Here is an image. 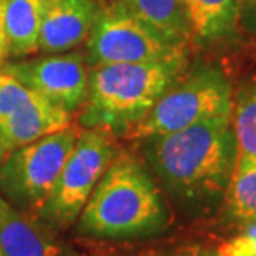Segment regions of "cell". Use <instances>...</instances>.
Segmentation results:
<instances>
[{
  "instance_id": "cell-1",
  "label": "cell",
  "mask_w": 256,
  "mask_h": 256,
  "mask_svg": "<svg viewBox=\"0 0 256 256\" xmlns=\"http://www.w3.org/2000/svg\"><path fill=\"white\" fill-rule=\"evenodd\" d=\"M138 143L146 168L182 213L203 218L223 206L236 163L232 116L210 118Z\"/></svg>"
},
{
  "instance_id": "cell-2",
  "label": "cell",
  "mask_w": 256,
  "mask_h": 256,
  "mask_svg": "<svg viewBox=\"0 0 256 256\" xmlns=\"http://www.w3.org/2000/svg\"><path fill=\"white\" fill-rule=\"evenodd\" d=\"M172 214L143 162L120 150L96 183L78 220L76 233L95 242H148L163 236Z\"/></svg>"
},
{
  "instance_id": "cell-3",
  "label": "cell",
  "mask_w": 256,
  "mask_h": 256,
  "mask_svg": "<svg viewBox=\"0 0 256 256\" xmlns=\"http://www.w3.org/2000/svg\"><path fill=\"white\" fill-rule=\"evenodd\" d=\"M186 57L148 64H108L90 66L88 94L76 114L82 128H102L126 136L148 115L178 75Z\"/></svg>"
},
{
  "instance_id": "cell-4",
  "label": "cell",
  "mask_w": 256,
  "mask_h": 256,
  "mask_svg": "<svg viewBox=\"0 0 256 256\" xmlns=\"http://www.w3.org/2000/svg\"><path fill=\"white\" fill-rule=\"evenodd\" d=\"M232 82L216 66L202 65L178 75L126 138L140 142L180 132L210 118L232 116Z\"/></svg>"
},
{
  "instance_id": "cell-5",
  "label": "cell",
  "mask_w": 256,
  "mask_h": 256,
  "mask_svg": "<svg viewBox=\"0 0 256 256\" xmlns=\"http://www.w3.org/2000/svg\"><path fill=\"white\" fill-rule=\"evenodd\" d=\"M82 132L78 124L12 152L0 163V194L15 210L37 214Z\"/></svg>"
},
{
  "instance_id": "cell-6",
  "label": "cell",
  "mask_w": 256,
  "mask_h": 256,
  "mask_svg": "<svg viewBox=\"0 0 256 256\" xmlns=\"http://www.w3.org/2000/svg\"><path fill=\"white\" fill-rule=\"evenodd\" d=\"M188 48L114 0H102L98 15L84 45L88 66L108 64H148L186 57Z\"/></svg>"
},
{
  "instance_id": "cell-7",
  "label": "cell",
  "mask_w": 256,
  "mask_h": 256,
  "mask_svg": "<svg viewBox=\"0 0 256 256\" xmlns=\"http://www.w3.org/2000/svg\"><path fill=\"white\" fill-rule=\"evenodd\" d=\"M116 136L102 128H82L75 146L37 216L58 230L76 223L92 192L118 155Z\"/></svg>"
},
{
  "instance_id": "cell-8",
  "label": "cell",
  "mask_w": 256,
  "mask_h": 256,
  "mask_svg": "<svg viewBox=\"0 0 256 256\" xmlns=\"http://www.w3.org/2000/svg\"><path fill=\"white\" fill-rule=\"evenodd\" d=\"M0 70L14 75L27 88L72 115L78 114L88 94L90 66L84 50L78 48L7 60Z\"/></svg>"
},
{
  "instance_id": "cell-9",
  "label": "cell",
  "mask_w": 256,
  "mask_h": 256,
  "mask_svg": "<svg viewBox=\"0 0 256 256\" xmlns=\"http://www.w3.org/2000/svg\"><path fill=\"white\" fill-rule=\"evenodd\" d=\"M102 0H45L38 52L64 54L85 45Z\"/></svg>"
},
{
  "instance_id": "cell-10",
  "label": "cell",
  "mask_w": 256,
  "mask_h": 256,
  "mask_svg": "<svg viewBox=\"0 0 256 256\" xmlns=\"http://www.w3.org/2000/svg\"><path fill=\"white\" fill-rule=\"evenodd\" d=\"M74 118L75 115L58 108L42 95L32 92V95L0 125V163L17 148L70 126Z\"/></svg>"
},
{
  "instance_id": "cell-11",
  "label": "cell",
  "mask_w": 256,
  "mask_h": 256,
  "mask_svg": "<svg viewBox=\"0 0 256 256\" xmlns=\"http://www.w3.org/2000/svg\"><path fill=\"white\" fill-rule=\"evenodd\" d=\"M64 252L57 230L0 196V256H60Z\"/></svg>"
},
{
  "instance_id": "cell-12",
  "label": "cell",
  "mask_w": 256,
  "mask_h": 256,
  "mask_svg": "<svg viewBox=\"0 0 256 256\" xmlns=\"http://www.w3.org/2000/svg\"><path fill=\"white\" fill-rule=\"evenodd\" d=\"M190 44L196 47L232 38L240 27L242 0H180Z\"/></svg>"
},
{
  "instance_id": "cell-13",
  "label": "cell",
  "mask_w": 256,
  "mask_h": 256,
  "mask_svg": "<svg viewBox=\"0 0 256 256\" xmlns=\"http://www.w3.org/2000/svg\"><path fill=\"white\" fill-rule=\"evenodd\" d=\"M45 0H7L5 28L8 38V58L32 57L38 52V35Z\"/></svg>"
},
{
  "instance_id": "cell-14",
  "label": "cell",
  "mask_w": 256,
  "mask_h": 256,
  "mask_svg": "<svg viewBox=\"0 0 256 256\" xmlns=\"http://www.w3.org/2000/svg\"><path fill=\"white\" fill-rule=\"evenodd\" d=\"M145 20L168 40L188 48L190 32L180 0H114Z\"/></svg>"
},
{
  "instance_id": "cell-15",
  "label": "cell",
  "mask_w": 256,
  "mask_h": 256,
  "mask_svg": "<svg viewBox=\"0 0 256 256\" xmlns=\"http://www.w3.org/2000/svg\"><path fill=\"white\" fill-rule=\"evenodd\" d=\"M223 206L232 222L256 223V162L236 160Z\"/></svg>"
},
{
  "instance_id": "cell-16",
  "label": "cell",
  "mask_w": 256,
  "mask_h": 256,
  "mask_svg": "<svg viewBox=\"0 0 256 256\" xmlns=\"http://www.w3.org/2000/svg\"><path fill=\"white\" fill-rule=\"evenodd\" d=\"M232 126L236 160L256 162V84H246L233 95Z\"/></svg>"
},
{
  "instance_id": "cell-17",
  "label": "cell",
  "mask_w": 256,
  "mask_h": 256,
  "mask_svg": "<svg viewBox=\"0 0 256 256\" xmlns=\"http://www.w3.org/2000/svg\"><path fill=\"white\" fill-rule=\"evenodd\" d=\"M220 243L210 242H165L143 244L135 248L118 246H92L88 253L94 256H222L218 248Z\"/></svg>"
},
{
  "instance_id": "cell-18",
  "label": "cell",
  "mask_w": 256,
  "mask_h": 256,
  "mask_svg": "<svg viewBox=\"0 0 256 256\" xmlns=\"http://www.w3.org/2000/svg\"><path fill=\"white\" fill-rule=\"evenodd\" d=\"M32 92L34 90L20 84L14 75L0 70V125L20 104H24L32 95Z\"/></svg>"
},
{
  "instance_id": "cell-19",
  "label": "cell",
  "mask_w": 256,
  "mask_h": 256,
  "mask_svg": "<svg viewBox=\"0 0 256 256\" xmlns=\"http://www.w3.org/2000/svg\"><path fill=\"white\" fill-rule=\"evenodd\" d=\"M222 256H256V223H246L243 233L218 244Z\"/></svg>"
},
{
  "instance_id": "cell-20",
  "label": "cell",
  "mask_w": 256,
  "mask_h": 256,
  "mask_svg": "<svg viewBox=\"0 0 256 256\" xmlns=\"http://www.w3.org/2000/svg\"><path fill=\"white\" fill-rule=\"evenodd\" d=\"M240 25H243L248 32L256 34V0H242Z\"/></svg>"
},
{
  "instance_id": "cell-21",
  "label": "cell",
  "mask_w": 256,
  "mask_h": 256,
  "mask_svg": "<svg viewBox=\"0 0 256 256\" xmlns=\"http://www.w3.org/2000/svg\"><path fill=\"white\" fill-rule=\"evenodd\" d=\"M5 4L7 0H0V66L8 60V38L5 28Z\"/></svg>"
},
{
  "instance_id": "cell-22",
  "label": "cell",
  "mask_w": 256,
  "mask_h": 256,
  "mask_svg": "<svg viewBox=\"0 0 256 256\" xmlns=\"http://www.w3.org/2000/svg\"><path fill=\"white\" fill-rule=\"evenodd\" d=\"M60 256H65V252H64L62 254H60ZM68 256H75V254H68Z\"/></svg>"
}]
</instances>
